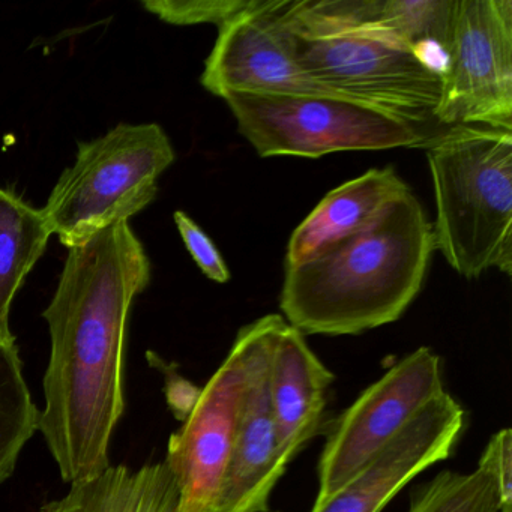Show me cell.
<instances>
[{
    "label": "cell",
    "instance_id": "6da1fadb",
    "mask_svg": "<svg viewBox=\"0 0 512 512\" xmlns=\"http://www.w3.org/2000/svg\"><path fill=\"white\" fill-rule=\"evenodd\" d=\"M151 283V260L128 221L70 248L43 317L50 332L38 431L68 484L106 472L125 412V334Z\"/></svg>",
    "mask_w": 512,
    "mask_h": 512
},
{
    "label": "cell",
    "instance_id": "7a4b0ae2",
    "mask_svg": "<svg viewBox=\"0 0 512 512\" xmlns=\"http://www.w3.org/2000/svg\"><path fill=\"white\" fill-rule=\"evenodd\" d=\"M434 253L433 224L412 190L364 232L286 266L280 308L302 334L356 335L403 316Z\"/></svg>",
    "mask_w": 512,
    "mask_h": 512
},
{
    "label": "cell",
    "instance_id": "3957f363",
    "mask_svg": "<svg viewBox=\"0 0 512 512\" xmlns=\"http://www.w3.org/2000/svg\"><path fill=\"white\" fill-rule=\"evenodd\" d=\"M428 148L434 250L461 277L512 269V131L449 127Z\"/></svg>",
    "mask_w": 512,
    "mask_h": 512
},
{
    "label": "cell",
    "instance_id": "277c9868",
    "mask_svg": "<svg viewBox=\"0 0 512 512\" xmlns=\"http://www.w3.org/2000/svg\"><path fill=\"white\" fill-rule=\"evenodd\" d=\"M293 56L329 91L425 127L442 98V73L409 44L368 23L319 13L313 0H290Z\"/></svg>",
    "mask_w": 512,
    "mask_h": 512
},
{
    "label": "cell",
    "instance_id": "5b68a950",
    "mask_svg": "<svg viewBox=\"0 0 512 512\" xmlns=\"http://www.w3.org/2000/svg\"><path fill=\"white\" fill-rule=\"evenodd\" d=\"M158 124L118 127L79 143L76 163L50 193L44 217L64 247L85 245L118 221H128L154 202L157 181L175 161Z\"/></svg>",
    "mask_w": 512,
    "mask_h": 512
},
{
    "label": "cell",
    "instance_id": "8992f818",
    "mask_svg": "<svg viewBox=\"0 0 512 512\" xmlns=\"http://www.w3.org/2000/svg\"><path fill=\"white\" fill-rule=\"evenodd\" d=\"M257 154L320 158L341 151L427 146V128L334 95L230 92L223 98Z\"/></svg>",
    "mask_w": 512,
    "mask_h": 512
},
{
    "label": "cell",
    "instance_id": "52a82bcc",
    "mask_svg": "<svg viewBox=\"0 0 512 512\" xmlns=\"http://www.w3.org/2000/svg\"><path fill=\"white\" fill-rule=\"evenodd\" d=\"M434 121L512 131L511 0H454Z\"/></svg>",
    "mask_w": 512,
    "mask_h": 512
},
{
    "label": "cell",
    "instance_id": "ba28073f",
    "mask_svg": "<svg viewBox=\"0 0 512 512\" xmlns=\"http://www.w3.org/2000/svg\"><path fill=\"white\" fill-rule=\"evenodd\" d=\"M442 361L419 347L368 386L326 425L316 503L340 491L431 401L445 392Z\"/></svg>",
    "mask_w": 512,
    "mask_h": 512
},
{
    "label": "cell",
    "instance_id": "9c48e42d",
    "mask_svg": "<svg viewBox=\"0 0 512 512\" xmlns=\"http://www.w3.org/2000/svg\"><path fill=\"white\" fill-rule=\"evenodd\" d=\"M286 323L280 314H268L236 337L244 347V382L220 512H269V497L286 473L269 394L272 349Z\"/></svg>",
    "mask_w": 512,
    "mask_h": 512
},
{
    "label": "cell",
    "instance_id": "30bf717a",
    "mask_svg": "<svg viewBox=\"0 0 512 512\" xmlns=\"http://www.w3.org/2000/svg\"><path fill=\"white\" fill-rule=\"evenodd\" d=\"M242 382L244 347L236 338L167 443L164 464L178 487L179 512H220Z\"/></svg>",
    "mask_w": 512,
    "mask_h": 512
},
{
    "label": "cell",
    "instance_id": "8fae6325",
    "mask_svg": "<svg viewBox=\"0 0 512 512\" xmlns=\"http://www.w3.org/2000/svg\"><path fill=\"white\" fill-rule=\"evenodd\" d=\"M290 0H253L221 26L200 83L215 97L230 92L334 95L301 70L290 40ZM346 98V97H344Z\"/></svg>",
    "mask_w": 512,
    "mask_h": 512
},
{
    "label": "cell",
    "instance_id": "7c38bea8",
    "mask_svg": "<svg viewBox=\"0 0 512 512\" xmlns=\"http://www.w3.org/2000/svg\"><path fill=\"white\" fill-rule=\"evenodd\" d=\"M466 427L463 406L448 392L431 401L340 491L311 512H380L416 475L451 457Z\"/></svg>",
    "mask_w": 512,
    "mask_h": 512
},
{
    "label": "cell",
    "instance_id": "4fadbf2b",
    "mask_svg": "<svg viewBox=\"0 0 512 512\" xmlns=\"http://www.w3.org/2000/svg\"><path fill=\"white\" fill-rule=\"evenodd\" d=\"M332 383L334 374L314 355L304 334L286 323L275 340L269 364V394L284 466L314 437L325 433Z\"/></svg>",
    "mask_w": 512,
    "mask_h": 512
},
{
    "label": "cell",
    "instance_id": "5bb4252c",
    "mask_svg": "<svg viewBox=\"0 0 512 512\" xmlns=\"http://www.w3.org/2000/svg\"><path fill=\"white\" fill-rule=\"evenodd\" d=\"M407 190L409 185L394 167L370 170L335 188L290 236L286 266L299 265L325 248L364 232Z\"/></svg>",
    "mask_w": 512,
    "mask_h": 512
},
{
    "label": "cell",
    "instance_id": "9a60e30c",
    "mask_svg": "<svg viewBox=\"0 0 512 512\" xmlns=\"http://www.w3.org/2000/svg\"><path fill=\"white\" fill-rule=\"evenodd\" d=\"M40 512H179V493L164 461L136 469L121 464L71 484L65 496L46 503Z\"/></svg>",
    "mask_w": 512,
    "mask_h": 512
},
{
    "label": "cell",
    "instance_id": "2e32d148",
    "mask_svg": "<svg viewBox=\"0 0 512 512\" xmlns=\"http://www.w3.org/2000/svg\"><path fill=\"white\" fill-rule=\"evenodd\" d=\"M53 235L43 209L0 188V344L16 343L10 311L17 292Z\"/></svg>",
    "mask_w": 512,
    "mask_h": 512
},
{
    "label": "cell",
    "instance_id": "e0dca14e",
    "mask_svg": "<svg viewBox=\"0 0 512 512\" xmlns=\"http://www.w3.org/2000/svg\"><path fill=\"white\" fill-rule=\"evenodd\" d=\"M454 0H347L344 22L368 23L416 50L437 46L446 53Z\"/></svg>",
    "mask_w": 512,
    "mask_h": 512
},
{
    "label": "cell",
    "instance_id": "ac0fdd59",
    "mask_svg": "<svg viewBox=\"0 0 512 512\" xmlns=\"http://www.w3.org/2000/svg\"><path fill=\"white\" fill-rule=\"evenodd\" d=\"M38 419L19 347L0 344V485L16 470L23 448L38 431Z\"/></svg>",
    "mask_w": 512,
    "mask_h": 512
},
{
    "label": "cell",
    "instance_id": "d6986e66",
    "mask_svg": "<svg viewBox=\"0 0 512 512\" xmlns=\"http://www.w3.org/2000/svg\"><path fill=\"white\" fill-rule=\"evenodd\" d=\"M499 488L487 470H443L410 491L409 512H499Z\"/></svg>",
    "mask_w": 512,
    "mask_h": 512
},
{
    "label": "cell",
    "instance_id": "ffe728a7",
    "mask_svg": "<svg viewBox=\"0 0 512 512\" xmlns=\"http://www.w3.org/2000/svg\"><path fill=\"white\" fill-rule=\"evenodd\" d=\"M253 0H145L143 7L175 26L217 25L218 28L247 10Z\"/></svg>",
    "mask_w": 512,
    "mask_h": 512
},
{
    "label": "cell",
    "instance_id": "44dd1931",
    "mask_svg": "<svg viewBox=\"0 0 512 512\" xmlns=\"http://www.w3.org/2000/svg\"><path fill=\"white\" fill-rule=\"evenodd\" d=\"M173 217L179 235L200 271L215 283H227L230 280L229 268L212 239L185 212L176 211Z\"/></svg>",
    "mask_w": 512,
    "mask_h": 512
},
{
    "label": "cell",
    "instance_id": "7402d4cb",
    "mask_svg": "<svg viewBox=\"0 0 512 512\" xmlns=\"http://www.w3.org/2000/svg\"><path fill=\"white\" fill-rule=\"evenodd\" d=\"M478 467L496 479L502 508L512 506V431L509 428L491 436L479 458Z\"/></svg>",
    "mask_w": 512,
    "mask_h": 512
},
{
    "label": "cell",
    "instance_id": "603a6c76",
    "mask_svg": "<svg viewBox=\"0 0 512 512\" xmlns=\"http://www.w3.org/2000/svg\"><path fill=\"white\" fill-rule=\"evenodd\" d=\"M499 512H512V506H505V508H500Z\"/></svg>",
    "mask_w": 512,
    "mask_h": 512
}]
</instances>
